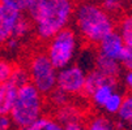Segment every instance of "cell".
<instances>
[{"label": "cell", "instance_id": "obj_31", "mask_svg": "<svg viewBox=\"0 0 132 130\" xmlns=\"http://www.w3.org/2000/svg\"><path fill=\"white\" fill-rule=\"evenodd\" d=\"M129 124H131V126H132V118H131V120H129Z\"/></svg>", "mask_w": 132, "mask_h": 130}, {"label": "cell", "instance_id": "obj_28", "mask_svg": "<svg viewBox=\"0 0 132 130\" xmlns=\"http://www.w3.org/2000/svg\"><path fill=\"white\" fill-rule=\"evenodd\" d=\"M13 122L9 116H0V130H9Z\"/></svg>", "mask_w": 132, "mask_h": 130}, {"label": "cell", "instance_id": "obj_7", "mask_svg": "<svg viewBox=\"0 0 132 130\" xmlns=\"http://www.w3.org/2000/svg\"><path fill=\"white\" fill-rule=\"evenodd\" d=\"M98 46H100V52H98L100 55L115 61L120 60L123 49H124V42L118 31L114 30L109 35H106L98 43Z\"/></svg>", "mask_w": 132, "mask_h": 130}, {"label": "cell", "instance_id": "obj_27", "mask_svg": "<svg viewBox=\"0 0 132 130\" xmlns=\"http://www.w3.org/2000/svg\"><path fill=\"white\" fill-rule=\"evenodd\" d=\"M63 130H86V127L79 121H73L65 124V126H63Z\"/></svg>", "mask_w": 132, "mask_h": 130}, {"label": "cell", "instance_id": "obj_24", "mask_svg": "<svg viewBox=\"0 0 132 130\" xmlns=\"http://www.w3.org/2000/svg\"><path fill=\"white\" fill-rule=\"evenodd\" d=\"M51 100L56 104V105H65L67 104V100H68V95L65 94V92H63L62 90L59 88H54L51 92Z\"/></svg>", "mask_w": 132, "mask_h": 130}, {"label": "cell", "instance_id": "obj_25", "mask_svg": "<svg viewBox=\"0 0 132 130\" xmlns=\"http://www.w3.org/2000/svg\"><path fill=\"white\" fill-rule=\"evenodd\" d=\"M119 63L127 70H132V48L124 46V49H123V53H122V57H120Z\"/></svg>", "mask_w": 132, "mask_h": 130}, {"label": "cell", "instance_id": "obj_14", "mask_svg": "<svg viewBox=\"0 0 132 130\" xmlns=\"http://www.w3.org/2000/svg\"><path fill=\"white\" fill-rule=\"evenodd\" d=\"M119 35L124 42L126 47L132 48V14L123 18L119 27Z\"/></svg>", "mask_w": 132, "mask_h": 130}, {"label": "cell", "instance_id": "obj_1", "mask_svg": "<svg viewBox=\"0 0 132 130\" xmlns=\"http://www.w3.org/2000/svg\"><path fill=\"white\" fill-rule=\"evenodd\" d=\"M73 16L72 0H47L43 9L34 20L39 38L50 41L59 31L67 29Z\"/></svg>", "mask_w": 132, "mask_h": 130}, {"label": "cell", "instance_id": "obj_12", "mask_svg": "<svg viewBox=\"0 0 132 130\" xmlns=\"http://www.w3.org/2000/svg\"><path fill=\"white\" fill-rule=\"evenodd\" d=\"M115 88H117V85H114V83H105L94 90L90 98L93 99V103L97 107H103V104L110 98V95L115 91Z\"/></svg>", "mask_w": 132, "mask_h": 130}, {"label": "cell", "instance_id": "obj_13", "mask_svg": "<svg viewBox=\"0 0 132 130\" xmlns=\"http://www.w3.org/2000/svg\"><path fill=\"white\" fill-rule=\"evenodd\" d=\"M22 130H63V126L60 122H58L54 118L42 116L29 126L24 127Z\"/></svg>", "mask_w": 132, "mask_h": 130}, {"label": "cell", "instance_id": "obj_21", "mask_svg": "<svg viewBox=\"0 0 132 130\" xmlns=\"http://www.w3.org/2000/svg\"><path fill=\"white\" fill-rule=\"evenodd\" d=\"M13 69L14 68L12 66L11 63H8L7 60L0 59V85L5 83L7 81H9Z\"/></svg>", "mask_w": 132, "mask_h": 130}, {"label": "cell", "instance_id": "obj_18", "mask_svg": "<svg viewBox=\"0 0 132 130\" xmlns=\"http://www.w3.org/2000/svg\"><path fill=\"white\" fill-rule=\"evenodd\" d=\"M86 130H117V126L109 118H106L103 116H98L90 121Z\"/></svg>", "mask_w": 132, "mask_h": 130}, {"label": "cell", "instance_id": "obj_15", "mask_svg": "<svg viewBox=\"0 0 132 130\" xmlns=\"http://www.w3.org/2000/svg\"><path fill=\"white\" fill-rule=\"evenodd\" d=\"M123 95L120 94V92H117L114 91L112 94L110 95V98L106 100V103L103 104V109L106 111V113L109 115H117L118 113V111L122 105V102H123Z\"/></svg>", "mask_w": 132, "mask_h": 130}, {"label": "cell", "instance_id": "obj_26", "mask_svg": "<svg viewBox=\"0 0 132 130\" xmlns=\"http://www.w3.org/2000/svg\"><path fill=\"white\" fill-rule=\"evenodd\" d=\"M75 113H76V111L75 109H71V108H63L60 111V115H59V120L62 122H73V121H77L76 120V116H75Z\"/></svg>", "mask_w": 132, "mask_h": 130}, {"label": "cell", "instance_id": "obj_9", "mask_svg": "<svg viewBox=\"0 0 132 130\" xmlns=\"http://www.w3.org/2000/svg\"><path fill=\"white\" fill-rule=\"evenodd\" d=\"M17 91L18 88L9 81L0 85V116H9L17 96Z\"/></svg>", "mask_w": 132, "mask_h": 130}, {"label": "cell", "instance_id": "obj_4", "mask_svg": "<svg viewBox=\"0 0 132 130\" xmlns=\"http://www.w3.org/2000/svg\"><path fill=\"white\" fill-rule=\"evenodd\" d=\"M47 55L50 63L56 70H62L69 66L73 61L77 49V38L71 29L59 31L54 38L50 39Z\"/></svg>", "mask_w": 132, "mask_h": 130}, {"label": "cell", "instance_id": "obj_8", "mask_svg": "<svg viewBox=\"0 0 132 130\" xmlns=\"http://www.w3.org/2000/svg\"><path fill=\"white\" fill-rule=\"evenodd\" d=\"M21 16L20 12L0 4V46L5 44V42L13 36L14 26Z\"/></svg>", "mask_w": 132, "mask_h": 130}, {"label": "cell", "instance_id": "obj_11", "mask_svg": "<svg viewBox=\"0 0 132 130\" xmlns=\"http://www.w3.org/2000/svg\"><path fill=\"white\" fill-rule=\"evenodd\" d=\"M94 65L100 73H102L105 77H109V78H115L118 79L119 74H120V63L119 61H115V60H111V59H107L102 55H97L96 59H94Z\"/></svg>", "mask_w": 132, "mask_h": 130}, {"label": "cell", "instance_id": "obj_2", "mask_svg": "<svg viewBox=\"0 0 132 130\" xmlns=\"http://www.w3.org/2000/svg\"><path fill=\"white\" fill-rule=\"evenodd\" d=\"M76 24L80 34L94 44H98L106 35L114 31V22L110 14L96 4L85 3L76 11Z\"/></svg>", "mask_w": 132, "mask_h": 130}, {"label": "cell", "instance_id": "obj_29", "mask_svg": "<svg viewBox=\"0 0 132 130\" xmlns=\"http://www.w3.org/2000/svg\"><path fill=\"white\" fill-rule=\"evenodd\" d=\"M18 46H20V41L18 39H16V38H9L7 42H5V47L8 48V49H16V48H18Z\"/></svg>", "mask_w": 132, "mask_h": 130}, {"label": "cell", "instance_id": "obj_3", "mask_svg": "<svg viewBox=\"0 0 132 130\" xmlns=\"http://www.w3.org/2000/svg\"><path fill=\"white\" fill-rule=\"evenodd\" d=\"M42 94L30 82L18 88L9 117L18 127H26L42 117Z\"/></svg>", "mask_w": 132, "mask_h": 130}, {"label": "cell", "instance_id": "obj_23", "mask_svg": "<svg viewBox=\"0 0 132 130\" xmlns=\"http://www.w3.org/2000/svg\"><path fill=\"white\" fill-rule=\"evenodd\" d=\"M107 14L110 13H117L122 8L120 0H102V7H101Z\"/></svg>", "mask_w": 132, "mask_h": 130}, {"label": "cell", "instance_id": "obj_5", "mask_svg": "<svg viewBox=\"0 0 132 130\" xmlns=\"http://www.w3.org/2000/svg\"><path fill=\"white\" fill-rule=\"evenodd\" d=\"M56 69L43 53H38L31 59L29 77L31 85L41 94H50L56 87Z\"/></svg>", "mask_w": 132, "mask_h": 130}, {"label": "cell", "instance_id": "obj_20", "mask_svg": "<svg viewBox=\"0 0 132 130\" xmlns=\"http://www.w3.org/2000/svg\"><path fill=\"white\" fill-rule=\"evenodd\" d=\"M47 0H28V5H26V12L29 13L30 18L34 21L38 14L41 13V11L43 9L45 4Z\"/></svg>", "mask_w": 132, "mask_h": 130}, {"label": "cell", "instance_id": "obj_30", "mask_svg": "<svg viewBox=\"0 0 132 130\" xmlns=\"http://www.w3.org/2000/svg\"><path fill=\"white\" fill-rule=\"evenodd\" d=\"M124 83L132 91V70H127L126 76H124Z\"/></svg>", "mask_w": 132, "mask_h": 130}, {"label": "cell", "instance_id": "obj_16", "mask_svg": "<svg viewBox=\"0 0 132 130\" xmlns=\"http://www.w3.org/2000/svg\"><path fill=\"white\" fill-rule=\"evenodd\" d=\"M117 115L120 122L123 124L129 122V120L132 118V95H127L126 98H123L122 105Z\"/></svg>", "mask_w": 132, "mask_h": 130}, {"label": "cell", "instance_id": "obj_17", "mask_svg": "<svg viewBox=\"0 0 132 130\" xmlns=\"http://www.w3.org/2000/svg\"><path fill=\"white\" fill-rule=\"evenodd\" d=\"M31 30V22L28 20L25 17H20L18 18V21L14 26V30H13V38L21 41L24 36H26Z\"/></svg>", "mask_w": 132, "mask_h": 130}, {"label": "cell", "instance_id": "obj_10", "mask_svg": "<svg viewBox=\"0 0 132 130\" xmlns=\"http://www.w3.org/2000/svg\"><path fill=\"white\" fill-rule=\"evenodd\" d=\"M105 83H114L118 85V79L115 78H109L105 77L102 73H100L97 69H93L89 73H86L85 76V82H84V87H82V92L85 94V96H90L94 90L97 87L105 85Z\"/></svg>", "mask_w": 132, "mask_h": 130}, {"label": "cell", "instance_id": "obj_6", "mask_svg": "<svg viewBox=\"0 0 132 130\" xmlns=\"http://www.w3.org/2000/svg\"><path fill=\"white\" fill-rule=\"evenodd\" d=\"M86 73L80 65H69L56 73V88L67 95H76L82 92Z\"/></svg>", "mask_w": 132, "mask_h": 130}, {"label": "cell", "instance_id": "obj_22", "mask_svg": "<svg viewBox=\"0 0 132 130\" xmlns=\"http://www.w3.org/2000/svg\"><path fill=\"white\" fill-rule=\"evenodd\" d=\"M0 4H3L5 7H9L17 12H25L26 5H28V0H0Z\"/></svg>", "mask_w": 132, "mask_h": 130}, {"label": "cell", "instance_id": "obj_19", "mask_svg": "<svg viewBox=\"0 0 132 130\" xmlns=\"http://www.w3.org/2000/svg\"><path fill=\"white\" fill-rule=\"evenodd\" d=\"M29 73L25 70V69H21V68H17V69H13L12 72V76L9 78V82L13 83L17 88H20L22 87L24 85L29 83Z\"/></svg>", "mask_w": 132, "mask_h": 130}]
</instances>
